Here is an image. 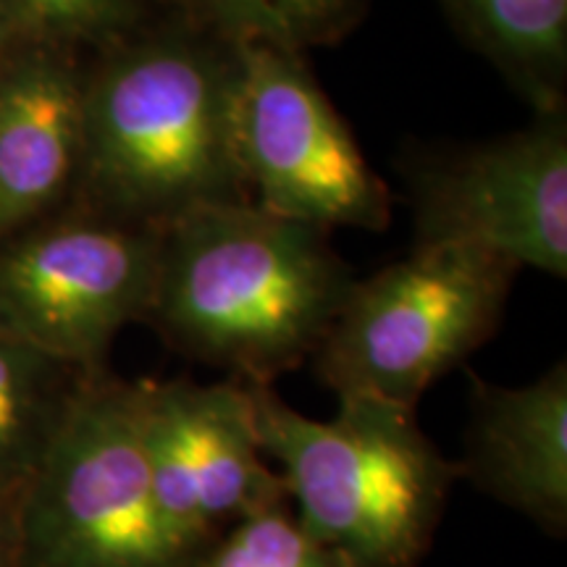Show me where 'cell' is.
<instances>
[{"label": "cell", "mask_w": 567, "mask_h": 567, "mask_svg": "<svg viewBox=\"0 0 567 567\" xmlns=\"http://www.w3.org/2000/svg\"><path fill=\"white\" fill-rule=\"evenodd\" d=\"M239 48L184 21L140 27L87 76L80 182L97 216L161 231L252 203L237 145Z\"/></svg>", "instance_id": "obj_1"}, {"label": "cell", "mask_w": 567, "mask_h": 567, "mask_svg": "<svg viewBox=\"0 0 567 567\" xmlns=\"http://www.w3.org/2000/svg\"><path fill=\"white\" fill-rule=\"evenodd\" d=\"M352 284L323 229L218 205L158 231L145 323L184 358L274 384L318 352Z\"/></svg>", "instance_id": "obj_2"}, {"label": "cell", "mask_w": 567, "mask_h": 567, "mask_svg": "<svg viewBox=\"0 0 567 567\" xmlns=\"http://www.w3.org/2000/svg\"><path fill=\"white\" fill-rule=\"evenodd\" d=\"M266 457L279 465L300 526L350 567H417L434 547L455 460L423 434L413 408L339 396L331 421L245 381Z\"/></svg>", "instance_id": "obj_3"}, {"label": "cell", "mask_w": 567, "mask_h": 567, "mask_svg": "<svg viewBox=\"0 0 567 567\" xmlns=\"http://www.w3.org/2000/svg\"><path fill=\"white\" fill-rule=\"evenodd\" d=\"M517 268L460 245H415L371 279H354L316 373L337 396L413 408L444 373L494 337Z\"/></svg>", "instance_id": "obj_4"}, {"label": "cell", "mask_w": 567, "mask_h": 567, "mask_svg": "<svg viewBox=\"0 0 567 567\" xmlns=\"http://www.w3.org/2000/svg\"><path fill=\"white\" fill-rule=\"evenodd\" d=\"M195 559L155 505L137 386L92 373L17 496V567H193Z\"/></svg>", "instance_id": "obj_5"}, {"label": "cell", "mask_w": 567, "mask_h": 567, "mask_svg": "<svg viewBox=\"0 0 567 567\" xmlns=\"http://www.w3.org/2000/svg\"><path fill=\"white\" fill-rule=\"evenodd\" d=\"M239 48V161L252 205L316 229L384 231L392 195L318 87L305 53Z\"/></svg>", "instance_id": "obj_6"}, {"label": "cell", "mask_w": 567, "mask_h": 567, "mask_svg": "<svg viewBox=\"0 0 567 567\" xmlns=\"http://www.w3.org/2000/svg\"><path fill=\"white\" fill-rule=\"evenodd\" d=\"M415 245H460L567 276V116L481 145L408 153L400 163Z\"/></svg>", "instance_id": "obj_7"}, {"label": "cell", "mask_w": 567, "mask_h": 567, "mask_svg": "<svg viewBox=\"0 0 567 567\" xmlns=\"http://www.w3.org/2000/svg\"><path fill=\"white\" fill-rule=\"evenodd\" d=\"M158 231L80 216L0 247V331L80 371H103L124 326L145 321Z\"/></svg>", "instance_id": "obj_8"}, {"label": "cell", "mask_w": 567, "mask_h": 567, "mask_svg": "<svg viewBox=\"0 0 567 567\" xmlns=\"http://www.w3.org/2000/svg\"><path fill=\"white\" fill-rule=\"evenodd\" d=\"M140 439L155 505L189 555L260 509L287 502L239 379L134 381Z\"/></svg>", "instance_id": "obj_9"}, {"label": "cell", "mask_w": 567, "mask_h": 567, "mask_svg": "<svg viewBox=\"0 0 567 567\" xmlns=\"http://www.w3.org/2000/svg\"><path fill=\"white\" fill-rule=\"evenodd\" d=\"M460 481L551 538L567 534V365L523 386L471 375Z\"/></svg>", "instance_id": "obj_10"}, {"label": "cell", "mask_w": 567, "mask_h": 567, "mask_svg": "<svg viewBox=\"0 0 567 567\" xmlns=\"http://www.w3.org/2000/svg\"><path fill=\"white\" fill-rule=\"evenodd\" d=\"M21 42L0 66L3 229L55 208L80 182L84 158L87 80L63 55V45Z\"/></svg>", "instance_id": "obj_11"}, {"label": "cell", "mask_w": 567, "mask_h": 567, "mask_svg": "<svg viewBox=\"0 0 567 567\" xmlns=\"http://www.w3.org/2000/svg\"><path fill=\"white\" fill-rule=\"evenodd\" d=\"M450 19L536 113L565 111L567 0H444Z\"/></svg>", "instance_id": "obj_12"}, {"label": "cell", "mask_w": 567, "mask_h": 567, "mask_svg": "<svg viewBox=\"0 0 567 567\" xmlns=\"http://www.w3.org/2000/svg\"><path fill=\"white\" fill-rule=\"evenodd\" d=\"M90 375L0 331V496L24 492Z\"/></svg>", "instance_id": "obj_13"}, {"label": "cell", "mask_w": 567, "mask_h": 567, "mask_svg": "<svg viewBox=\"0 0 567 567\" xmlns=\"http://www.w3.org/2000/svg\"><path fill=\"white\" fill-rule=\"evenodd\" d=\"M174 9L176 19L231 42L305 53L344 38L365 0H153Z\"/></svg>", "instance_id": "obj_14"}, {"label": "cell", "mask_w": 567, "mask_h": 567, "mask_svg": "<svg viewBox=\"0 0 567 567\" xmlns=\"http://www.w3.org/2000/svg\"><path fill=\"white\" fill-rule=\"evenodd\" d=\"M193 567H350L300 526L292 505L260 509L221 534Z\"/></svg>", "instance_id": "obj_15"}, {"label": "cell", "mask_w": 567, "mask_h": 567, "mask_svg": "<svg viewBox=\"0 0 567 567\" xmlns=\"http://www.w3.org/2000/svg\"><path fill=\"white\" fill-rule=\"evenodd\" d=\"M151 0H0L27 40L111 48L145 27Z\"/></svg>", "instance_id": "obj_16"}, {"label": "cell", "mask_w": 567, "mask_h": 567, "mask_svg": "<svg viewBox=\"0 0 567 567\" xmlns=\"http://www.w3.org/2000/svg\"><path fill=\"white\" fill-rule=\"evenodd\" d=\"M0 567H17V499L0 496Z\"/></svg>", "instance_id": "obj_17"}, {"label": "cell", "mask_w": 567, "mask_h": 567, "mask_svg": "<svg viewBox=\"0 0 567 567\" xmlns=\"http://www.w3.org/2000/svg\"><path fill=\"white\" fill-rule=\"evenodd\" d=\"M21 40H27V38L21 34L19 27L13 24V21L6 17L3 11H0V66H3V61L9 59V53L19 45Z\"/></svg>", "instance_id": "obj_18"}, {"label": "cell", "mask_w": 567, "mask_h": 567, "mask_svg": "<svg viewBox=\"0 0 567 567\" xmlns=\"http://www.w3.org/2000/svg\"><path fill=\"white\" fill-rule=\"evenodd\" d=\"M0 231H6V229H3V216H0Z\"/></svg>", "instance_id": "obj_19"}]
</instances>
